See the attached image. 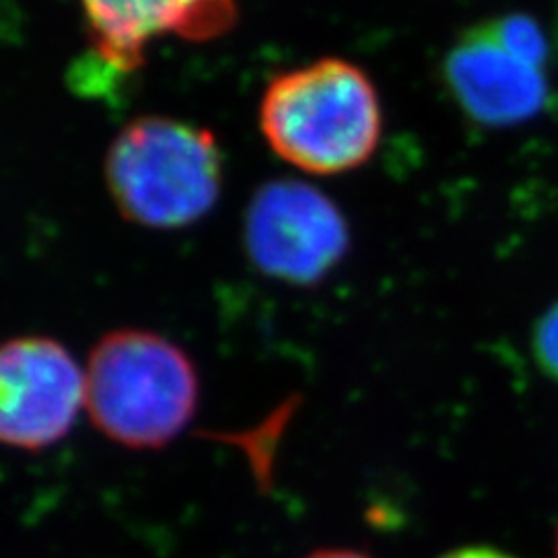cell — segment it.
<instances>
[{
	"instance_id": "obj_1",
	"label": "cell",
	"mask_w": 558,
	"mask_h": 558,
	"mask_svg": "<svg viewBox=\"0 0 558 558\" xmlns=\"http://www.w3.org/2000/svg\"><path fill=\"white\" fill-rule=\"evenodd\" d=\"M268 147L310 174H342L371 161L381 137V102L363 68L319 59L270 80L258 108Z\"/></svg>"
},
{
	"instance_id": "obj_2",
	"label": "cell",
	"mask_w": 558,
	"mask_h": 558,
	"mask_svg": "<svg viewBox=\"0 0 558 558\" xmlns=\"http://www.w3.org/2000/svg\"><path fill=\"white\" fill-rule=\"evenodd\" d=\"M201 381L191 356L143 328L102 336L84 368V410L112 442L161 449L194 422Z\"/></svg>"
},
{
	"instance_id": "obj_3",
	"label": "cell",
	"mask_w": 558,
	"mask_h": 558,
	"mask_svg": "<svg viewBox=\"0 0 558 558\" xmlns=\"http://www.w3.org/2000/svg\"><path fill=\"white\" fill-rule=\"evenodd\" d=\"M105 182L126 221L184 229L213 213L223 186V156L213 131L170 117H137L105 156Z\"/></svg>"
},
{
	"instance_id": "obj_4",
	"label": "cell",
	"mask_w": 558,
	"mask_h": 558,
	"mask_svg": "<svg viewBox=\"0 0 558 558\" xmlns=\"http://www.w3.org/2000/svg\"><path fill=\"white\" fill-rule=\"evenodd\" d=\"M549 38L529 14H502L465 28L447 49L442 77L459 110L484 129H512L549 100Z\"/></svg>"
},
{
	"instance_id": "obj_5",
	"label": "cell",
	"mask_w": 558,
	"mask_h": 558,
	"mask_svg": "<svg viewBox=\"0 0 558 558\" xmlns=\"http://www.w3.org/2000/svg\"><path fill=\"white\" fill-rule=\"evenodd\" d=\"M244 252L266 277L293 287L317 284L352 244L342 209L299 180L260 184L244 213Z\"/></svg>"
},
{
	"instance_id": "obj_6",
	"label": "cell",
	"mask_w": 558,
	"mask_h": 558,
	"mask_svg": "<svg viewBox=\"0 0 558 558\" xmlns=\"http://www.w3.org/2000/svg\"><path fill=\"white\" fill-rule=\"evenodd\" d=\"M84 410V368L45 336L0 342V445L43 451L73 430Z\"/></svg>"
},
{
	"instance_id": "obj_7",
	"label": "cell",
	"mask_w": 558,
	"mask_h": 558,
	"mask_svg": "<svg viewBox=\"0 0 558 558\" xmlns=\"http://www.w3.org/2000/svg\"><path fill=\"white\" fill-rule=\"evenodd\" d=\"M82 10L94 54L117 73H135L163 35L207 43L238 22L235 0H82Z\"/></svg>"
},
{
	"instance_id": "obj_8",
	"label": "cell",
	"mask_w": 558,
	"mask_h": 558,
	"mask_svg": "<svg viewBox=\"0 0 558 558\" xmlns=\"http://www.w3.org/2000/svg\"><path fill=\"white\" fill-rule=\"evenodd\" d=\"M533 356L539 371L558 381V301L533 328Z\"/></svg>"
},
{
	"instance_id": "obj_9",
	"label": "cell",
	"mask_w": 558,
	"mask_h": 558,
	"mask_svg": "<svg viewBox=\"0 0 558 558\" xmlns=\"http://www.w3.org/2000/svg\"><path fill=\"white\" fill-rule=\"evenodd\" d=\"M445 558H512V556L496 551V549H488V547H468V549L451 551Z\"/></svg>"
},
{
	"instance_id": "obj_10",
	"label": "cell",
	"mask_w": 558,
	"mask_h": 558,
	"mask_svg": "<svg viewBox=\"0 0 558 558\" xmlns=\"http://www.w3.org/2000/svg\"><path fill=\"white\" fill-rule=\"evenodd\" d=\"M305 558H368V556L354 549H319V551L307 554Z\"/></svg>"
}]
</instances>
